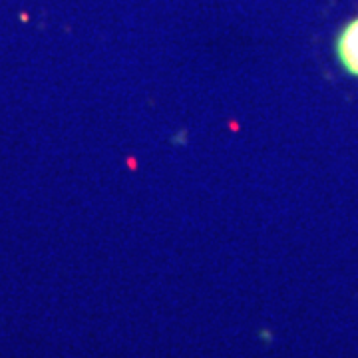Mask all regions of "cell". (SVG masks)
I'll return each instance as SVG.
<instances>
[{
  "label": "cell",
  "mask_w": 358,
  "mask_h": 358,
  "mask_svg": "<svg viewBox=\"0 0 358 358\" xmlns=\"http://www.w3.org/2000/svg\"><path fill=\"white\" fill-rule=\"evenodd\" d=\"M336 54L345 70L352 76H358V18L350 20L343 28L336 40Z\"/></svg>",
  "instance_id": "obj_1"
}]
</instances>
